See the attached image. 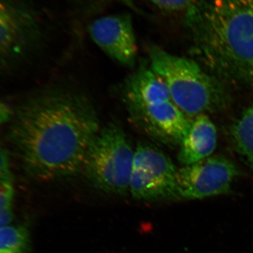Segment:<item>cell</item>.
<instances>
[{
	"instance_id": "6da1fadb",
	"label": "cell",
	"mask_w": 253,
	"mask_h": 253,
	"mask_svg": "<svg viewBox=\"0 0 253 253\" xmlns=\"http://www.w3.org/2000/svg\"><path fill=\"white\" fill-rule=\"evenodd\" d=\"M8 138L28 176L40 181L66 177L83 170L91 141L101 127L85 96L46 91L14 109Z\"/></svg>"
},
{
	"instance_id": "7a4b0ae2",
	"label": "cell",
	"mask_w": 253,
	"mask_h": 253,
	"mask_svg": "<svg viewBox=\"0 0 253 253\" xmlns=\"http://www.w3.org/2000/svg\"><path fill=\"white\" fill-rule=\"evenodd\" d=\"M184 24L195 54L213 76L253 84V0H199Z\"/></svg>"
},
{
	"instance_id": "3957f363",
	"label": "cell",
	"mask_w": 253,
	"mask_h": 253,
	"mask_svg": "<svg viewBox=\"0 0 253 253\" xmlns=\"http://www.w3.org/2000/svg\"><path fill=\"white\" fill-rule=\"evenodd\" d=\"M123 97L131 119L145 134L163 144H180L191 121L149 64L140 65L127 78Z\"/></svg>"
},
{
	"instance_id": "277c9868",
	"label": "cell",
	"mask_w": 253,
	"mask_h": 253,
	"mask_svg": "<svg viewBox=\"0 0 253 253\" xmlns=\"http://www.w3.org/2000/svg\"><path fill=\"white\" fill-rule=\"evenodd\" d=\"M150 66L166 83L174 104L186 117L219 111L228 95L222 82L194 60L176 56L157 46L149 49Z\"/></svg>"
},
{
	"instance_id": "5b68a950",
	"label": "cell",
	"mask_w": 253,
	"mask_h": 253,
	"mask_svg": "<svg viewBox=\"0 0 253 253\" xmlns=\"http://www.w3.org/2000/svg\"><path fill=\"white\" fill-rule=\"evenodd\" d=\"M135 149L123 126L111 122L100 128L86 152L83 170L96 189L113 195L129 191Z\"/></svg>"
},
{
	"instance_id": "8992f818",
	"label": "cell",
	"mask_w": 253,
	"mask_h": 253,
	"mask_svg": "<svg viewBox=\"0 0 253 253\" xmlns=\"http://www.w3.org/2000/svg\"><path fill=\"white\" fill-rule=\"evenodd\" d=\"M178 169L167 155L149 143L136 145L129 191L139 201L179 198Z\"/></svg>"
},
{
	"instance_id": "52a82bcc",
	"label": "cell",
	"mask_w": 253,
	"mask_h": 253,
	"mask_svg": "<svg viewBox=\"0 0 253 253\" xmlns=\"http://www.w3.org/2000/svg\"><path fill=\"white\" fill-rule=\"evenodd\" d=\"M240 172L234 163L214 156L178 169L179 198L202 199L229 194Z\"/></svg>"
},
{
	"instance_id": "ba28073f",
	"label": "cell",
	"mask_w": 253,
	"mask_h": 253,
	"mask_svg": "<svg viewBox=\"0 0 253 253\" xmlns=\"http://www.w3.org/2000/svg\"><path fill=\"white\" fill-rule=\"evenodd\" d=\"M34 13L18 0H0V66L19 59L39 36Z\"/></svg>"
},
{
	"instance_id": "9c48e42d",
	"label": "cell",
	"mask_w": 253,
	"mask_h": 253,
	"mask_svg": "<svg viewBox=\"0 0 253 253\" xmlns=\"http://www.w3.org/2000/svg\"><path fill=\"white\" fill-rule=\"evenodd\" d=\"M88 30L95 44L111 59L126 67L134 66L138 46L130 14L103 16L94 20Z\"/></svg>"
},
{
	"instance_id": "30bf717a",
	"label": "cell",
	"mask_w": 253,
	"mask_h": 253,
	"mask_svg": "<svg viewBox=\"0 0 253 253\" xmlns=\"http://www.w3.org/2000/svg\"><path fill=\"white\" fill-rule=\"evenodd\" d=\"M217 143V128L207 114L191 120L180 143L178 160L183 166H191L211 157Z\"/></svg>"
},
{
	"instance_id": "8fae6325",
	"label": "cell",
	"mask_w": 253,
	"mask_h": 253,
	"mask_svg": "<svg viewBox=\"0 0 253 253\" xmlns=\"http://www.w3.org/2000/svg\"><path fill=\"white\" fill-rule=\"evenodd\" d=\"M230 135L238 154L253 169V104L232 123Z\"/></svg>"
},
{
	"instance_id": "7c38bea8",
	"label": "cell",
	"mask_w": 253,
	"mask_h": 253,
	"mask_svg": "<svg viewBox=\"0 0 253 253\" xmlns=\"http://www.w3.org/2000/svg\"><path fill=\"white\" fill-rule=\"evenodd\" d=\"M30 233L24 225L0 227V253H29Z\"/></svg>"
},
{
	"instance_id": "4fadbf2b",
	"label": "cell",
	"mask_w": 253,
	"mask_h": 253,
	"mask_svg": "<svg viewBox=\"0 0 253 253\" xmlns=\"http://www.w3.org/2000/svg\"><path fill=\"white\" fill-rule=\"evenodd\" d=\"M14 197L13 181L0 183V227L9 225L13 220Z\"/></svg>"
},
{
	"instance_id": "5bb4252c",
	"label": "cell",
	"mask_w": 253,
	"mask_h": 253,
	"mask_svg": "<svg viewBox=\"0 0 253 253\" xmlns=\"http://www.w3.org/2000/svg\"><path fill=\"white\" fill-rule=\"evenodd\" d=\"M155 9L168 13L184 15L196 6L199 0H143Z\"/></svg>"
},
{
	"instance_id": "9a60e30c",
	"label": "cell",
	"mask_w": 253,
	"mask_h": 253,
	"mask_svg": "<svg viewBox=\"0 0 253 253\" xmlns=\"http://www.w3.org/2000/svg\"><path fill=\"white\" fill-rule=\"evenodd\" d=\"M8 181H13L9 154L0 145V183Z\"/></svg>"
},
{
	"instance_id": "2e32d148",
	"label": "cell",
	"mask_w": 253,
	"mask_h": 253,
	"mask_svg": "<svg viewBox=\"0 0 253 253\" xmlns=\"http://www.w3.org/2000/svg\"><path fill=\"white\" fill-rule=\"evenodd\" d=\"M14 109L6 101L0 99V129L10 123L14 115Z\"/></svg>"
}]
</instances>
